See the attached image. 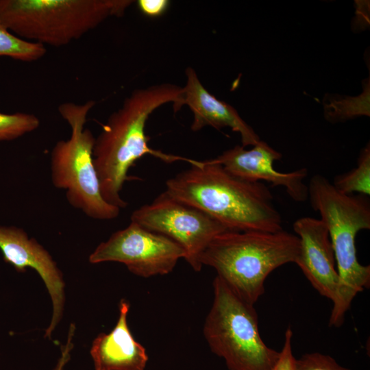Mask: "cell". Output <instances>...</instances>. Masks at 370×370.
Returning <instances> with one entry per match:
<instances>
[{
	"mask_svg": "<svg viewBox=\"0 0 370 370\" xmlns=\"http://www.w3.org/2000/svg\"><path fill=\"white\" fill-rule=\"evenodd\" d=\"M183 89L173 84L152 85L136 89L122 106L112 112L95 140L93 163L103 199L121 208L127 202L121 197L129 169L146 154L166 162L193 160L167 155L151 149L145 129L147 119L156 109L171 103L174 112L182 107Z\"/></svg>",
	"mask_w": 370,
	"mask_h": 370,
	"instance_id": "obj_1",
	"label": "cell"
},
{
	"mask_svg": "<svg viewBox=\"0 0 370 370\" xmlns=\"http://www.w3.org/2000/svg\"><path fill=\"white\" fill-rule=\"evenodd\" d=\"M173 198L206 213L227 230L277 232L282 219L269 188L236 177L221 164L194 161L166 182Z\"/></svg>",
	"mask_w": 370,
	"mask_h": 370,
	"instance_id": "obj_2",
	"label": "cell"
},
{
	"mask_svg": "<svg viewBox=\"0 0 370 370\" xmlns=\"http://www.w3.org/2000/svg\"><path fill=\"white\" fill-rule=\"evenodd\" d=\"M308 186L310 205L328 228L334 254L339 289L329 325L338 328L356 295L370 286V267L359 262L356 247L358 232L370 229V202L364 195L341 193L320 174Z\"/></svg>",
	"mask_w": 370,
	"mask_h": 370,
	"instance_id": "obj_3",
	"label": "cell"
},
{
	"mask_svg": "<svg viewBox=\"0 0 370 370\" xmlns=\"http://www.w3.org/2000/svg\"><path fill=\"white\" fill-rule=\"evenodd\" d=\"M299 239L284 230L277 232L226 231L203 251L200 262L215 269L240 297L254 304L264 293V282L277 268L295 262Z\"/></svg>",
	"mask_w": 370,
	"mask_h": 370,
	"instance_id": "obj_4",
	"label": "cell"
},
{
	"mask_svg": "<svg viewBox=\"0 0 370 370\" xmlns=\"http://www.w3.org/2000/svg\"><path fill=\"white\" fill-rule=\"evenodd\" d=\"M132 0H0V21L18 37L59 47L79 39Z\"/></svg>",
	"mask_w": 370,
	"mask_h": 370,
	"instance_id": "obj_5",
	"label": "cell"
},
{
	"mask_svg": "<svg viewBox=\"0 0 370 370\" xmlns=\"http://www.w3.org/2000/svg\"><path fill=\"white\" fill-rule=\"evenodd\" d=\"M94 101L83 104L65 102L58 111L71 127L67 140L56 143L51 153V177L54 186L66 190L68 202L88 217L98 220L116 218L120 208L102 197L93 163L95 138L85 127L87 116Z\"/></svg>",
	"mask_w": 370,
	"mask_h": 370,
	"instance_id": "obj_6",
	"label": "cell"
},
{
	"mask_svg": "<svg viewBox=\"0 0 370 370\" xmlns=\"http://www.w3.org/2000/svg\"><path fill=\"white\" fill-rule=\"evenodd\" d=\"M204 335L211 351L229 370H271L280 352L267 345L254 305L244 300L217 275Z\"/></svg>",
	"mask_w": 370,
	"mask_h": 370,
	"instance_id": "obj_7",
	"label": "cell"
},
{
	"mask_svg": "<svg viewBox=\"0 0 370 370\" xmlns=\"http://www.w3.org/2000/svg\"><path fill=\"white\" fill-rule=\"evenodd\" d=\"M131 221L177 243L185 252L184 260L195 271L201 269V256L212 240L228 231L206 213L173 198L166 191L151 203L135 210Z\"/></svg>",
	"mask_w": 370,
	"mask_h": 370,
	"instance_id": "obj_8",
	"label": "cell"
},
{
	"mask_svg": "<svg viewBox=\"0 0 370 370\" xmlns=\"http://www.w3.org/2000/svg\"><path fill=\"white\" fill-rule=\"evenodd\" d=\"M184 249L171 238L132 222L101 243L89 256V262L97 264L118 262L132 273L143 278L171 273Z\"/></svg>",
	"mask_w": 370,
	"mask_h": 370,
	"instance_id": "obj_9",
	"label": "cell"
},
{
	"mask_svg": "<svg viewBox=\"0 0 370 370\" xmlns=\"http://www.w3.org/2000/svg\"><path fill=\"white\" fill-rule=\"evenodd\" d=\"M282 158V154L260 140L250 149L236 145L210 160L221 164L232 175L251 182L266 181L274 186H282L288 195L297 202L308 199V186L305 183L308 169H299L281 173L275 170L273 164Z\"/></svg>",
	"mask_w": 370,
	"mask_h": 370,
	"instance_id": "obj_10",
	"label": "cell"
},
{
	"mask_svg": "<svg viewBox=\"0 0 370 370\" xmlns=\"http://www.w3.org/2000/svg\"><path fill=\"white\" fill-rule=\"evenodd\" d=\"M0 249L3 260L18 272L23 273L27 268H32L44 281L53 304L51 321L45 335L50 338L64 310V282L61 271L49 253L21 228L0 227Z\"/></svg>",
	"mask_w": 370,
	"mask_h": 370,
	"instance_id": "obj_11",
	"label": "cell"
},
{
	"mask_svg": "<svg viewBox=\"0 0 370 370\" xmlns=\"http://www.w3.org/2000/svg\"><path fill=\"white\" fill-rule=\"evenodd\" d=\"M299 239V251L295 263L312 286L334 303L339 289V278L329 232L320 219L304 217L293 223Z\"/></svg>",
	"mask_w": 370,
	"mask_h": 370,
	"instance_id": "obj_12",
	"label": "cell"
},
{
	"mask_svg": "<svg viewBox=\"0 0 370 370\" xmlns=\"http://www.w3.org/2000/svg\"><path fill=\"white\" fill-rule=\"evenodd\" d=\"M186 76L182 106H188L193 112L192 131L197 132L206 126L218 130L227 127L240 134L244 147L254 146L260 140L234 108L219 100L205 88L193 68L186 69Z\"/></svg>",
	"mask_w": 370,
	"mask_h": 370,
	"instance_id": "obj_13",
	"label": "cell"
},
{
	"mask_svg": "<svg viewBox=\"0 0 370 370\" xmlns=\"http://www.w3.org/2000/svg\"><path fill=\"white\" fill-rule=\"evenodd\" d=\"M116 325L93 341L90 354L95 370H145L149 357L145 348L133 337L127 322L130 304L119 303Z\"/></svg>",
	"mask_w": 370,
	"mask_h": 370,
	"instance_id": "obj_14",
	"label": "cell"
},
{
	"mask_svg": "<svg viewBox=\"0 0 370 370\" xmlns=\"http://www.w3.org/2000/svg\"><path fill=\"white\" fill-rule=\"evenodd\" d=\"M362 92L356 97L327 94L323 99V114L330 123L344 122L370 116V79L362 82Z\"/></svg>",
	"mask_w": 370,
	"mask_h": 370,
	"instance_id": "obj_15",
	"label": "cell"
},
{
	"mask_svg": "<svg viewBox=\"0 0 370 370\" xmlns=\"http://www.w3.org/2000/svg\"><path fill=\"white\" fill-rule=\"evenodd\" d=\"M339 192L346 195L358 193L370 195V145L360 151L357 166L352 170L337 175L332 183Z\"/></svg>",
	"mask_w": 370,
	"mask_h": 370,
	"instance_id": "obj_16",
	"label": "cell"
},
{
	"mask_svg": "<svg viewBox=\"0 0 370 370\" xmlns=\"http://www.w3.org/2000/svg\"><path fill=\"white\" fill-rule=\"evenodd\" d=\"M46 51L42 45L18 37L0 21V56L31 62L42 58Z\"/></svg>",
	"mask_w": 370,
	"mask_h": 370,
	"instance_id": "obj_17",
	"label": "cell"
},
{
	"mask_svg": "<svg viewBox=\"0 0 370 370\" xmlns=\"http://www.w3.org/2000/svg\"><path fill=\"white\" fill-rule=\"evenodd\" d=\"M40 121L33 114L0 112V141L12 140L36 130Z\"/></svg>",
	"mask_w": 370,
	"mask_h": 370,
	"instance_id": "obj_18",
	"label": "cell"
},
{
	"mask_svg": "<svg viewBox=\"0 0 370 370\" xmlns=\"http://www.w3.org/2000/svg\"><path fill=\"white\" fill-rule=\"evenodd\" d=\"M295 370H351L332 357L319 352L308 353L295 359Z\"/></svg>",
	"mask_w": 370,
	"mask_h": 370,
	"instance_id": "obj_19",
	"label": "cell"
},
{
	"mask_svg": "<svg viewBox=\"0 0 370 370\" xmlns=\"http://www.w3.org/2000/svg\"><path fill=\"white\" fill-rule=\"evenodd\" d=\"M293 331L288 328L285 332L283 347L279 358L271 370H295V358L292 349Z\"/></svg>",
	"mask_w": 370,
	"mask_h": 370,
	"instance_id": "obj_20",
	"label": "cell"
},
{
	"mask_svg": "<svg viewBox=\"0 0 370 370\" xmlns=\"http://www.w3.org/2000/svg\"><path fill=\"white\" fill-rule=\"evenodd\" d=\"M137 4L143 14L149 17H157L167 10L169 1L167 0H139Z\"/></svg>",
	"mask_w": 370,
	"mask_h": 370,
	"instance_id": "obj_21",
	"label": "cell"
},
{
	"mask_svg": "<svg viewBox=\"0 0 370 370\" xmlns=\"http://www.w3.org/2000/svg\"><path fill=\"white\" fill-rule=\"evenodd\" d=\"M74 330L75 326L73 325H71L69 330L67 343L64 347H62L61 356L59 358L56 366L53 370H64L65 365L69 361L70 358V352L73 347L71 338L73 335Z\"/></svg>",
	"mask_w": 370,
	"mask_h": 370,
	"instance_id": "obj_22",
	"label": "cell"
}]
</instances>
